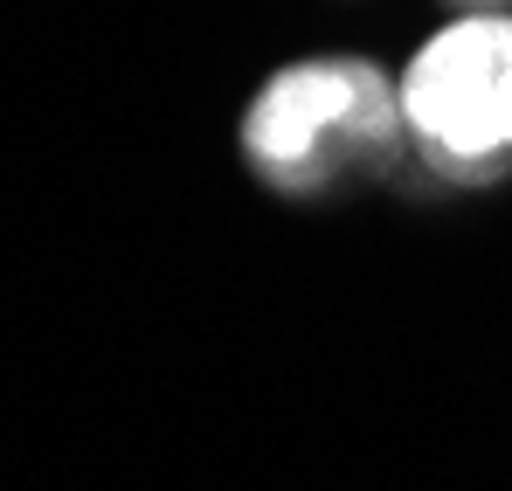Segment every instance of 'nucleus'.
I'll return each mask as SVG.
<instances>
[{
  "label": "nucleus",
  "mask_w": 512,
  "mask_h": 491,
  "mask_svg": "<svg viewBox=\"0 0 512 491\" xmlns=\"http://www.w3.org/2000/svg\"><path fill=\"white\" fill-rule=\"evenodd\" d=\"M236 160L263 194L305 208L388 180L416 160L395 63L367 49H312L263 70L236 111Z\"/></svg>",
  "instance_id": "nucleus-1"
},
{
  "label": "nucleus",
  "mask_w": 512,
  "mask_h": 491,
  "mask_svg": "<svg viewBox=\"0 0 512 491\" xmlns=\"http://www.w3.org/2000/svg\"><path fill=\"white\" fill-rule=\"evenodd\" d=\"M416 166L443 187L512 180V7L436 14L395 63Z\"/></svg>",
  "instance_id": "nucleus-2"
},
{
  "label": "nucleus",
  "mask_w": 512,
  "mask_h": 491,
  "mask_svg": "<svg viewBox=\"0 0 512 491\" xmlns=\"http://www.w3.org/2000/svg\"><path fill=\"white\" fill-rule=\"evenodd\" d=\"M443 14H457V7H512V0H436Z\"/></svg>",
  "instance_id": "nucleus-3"
}]
</instances>
